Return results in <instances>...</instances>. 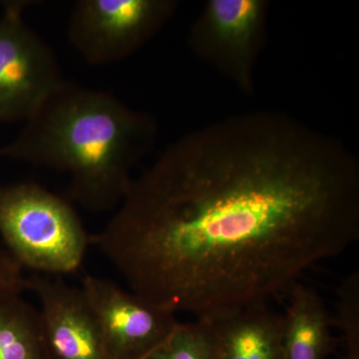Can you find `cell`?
Listing matches in <instances>:
<instances>
[{"label": "cell", "instance_id": "cell-10", "mask_svg": "<svg viewBox=\"0 0 359 359\" xmlns=\"http://www.w3.org/2000/svg\"><path fill=\"white\" fill-rule=\"evenodd\" d=\"M283 313V346L285 359H327L334 353L332 328L334 318L314 290L301 283L289 292Z\"/></svg>", "mask_w": 359, "mask_h": 359}, {"label": "cell", "instance_id": "cell-9", "mask_svg": "<svg viewBox=\"0 0 359 359\" xmlns=\"http://www.w3.org/2000/svg\"><path fill=\"white\" fill-rule=\"evenodd\" d=\"M210 321L214 359H285L283 313L256 304Z\"/></svg>", "mask_w": 359, "mask_h": 359}, {"label": "cell", "instance_id": "cell-11", "mask_svg": "<svg viewBox=\"0 0 359 359\" xmlns=\"http://www.w3.org/2000/svg\"><path fill=\"white\" fill-rule=\"evenodd\" d=\"M0 359H47L39 309L20 294H0Z\"/></svg>", "mask_w": 359, "mask_h": 359}, {"label": "cell", "instance_id": "cell-6", "mask_svg": "<svg viewBox=\"0 0 359 359\" xmlns=\"http://www.w3.org/2000/svg\"><path fill=\"white\" fill-rule=\"evenodd\" d=\"M178 6L176 0H79L68 39L89 65H112L154 39Z\"/></svg>", "mask_w": 359, "mask_h": 359}, {"label": "cell", "instance_id": "cell-14", "mask_svg": "<svg viewBox=\"0 0 359 359\" xmlns=\"http://www.w3.org/2000/svg\"><path fill=\"white\" fill-rule=\"evenodd\" d=\"M28 290V278L6 250L0 248V294H22Z\"/></svg>", "mask_w": 359, "mask_h": 359}, {"label": "cell", "instance_id": "cell-1", "mask_svg": "<svg viewBox=\"0 0 359 359\" xmlns=\"http://www.w3.org/2000/svg\"><path fill=\"white\" fill-rule=\"evenodd\" d=\"M359 238V159L273 110L175 140L90 237L146 301L210 320L268 304Z\"/></svg>", "mask_w": 359, "mask_h": 359}, {"label": "cell", "instance_id": "cell-7", "mask_svg": "<svg viewBox=\"0 0 359 359\" xmlns=\"http://www.w3.org/2000/svg\"><path fill=\"white\" fill-rule=\"evenodd\" d=\"M102 332L110 359H142L179 323L176 314L98 276L82 282Z\"/></svg>", "mask_w": 359, "mask_h": 359}, {"label": "cell", "instance_id": "cell-3", "mask_svg": "<svg viewBox=\"0 0 359 359\" xmlns=\"http://www.w3.org/2000/svg\"><path fill=\"white\" fill-rule=\"evenodd\" d=\"M0 236L21 268L47 276L76 273L90 245L74 208L32 182L0 185Z\"/></svg>", "mask_w": 359, "mask_h": 359}, {"label": "cell", "instance_id": "cell-4", "mask_svg": "<svg viewBox=\"0 0 359 359\" xmlns=\"http://www.w3.org/2000/svg\"><path fill=\"white\" fill-rule=\"evenodd\" d=\"M269 6V0H208L189 32L193 53L249 95L266 45Z\"/></svg>", "mask_w": 359, "mask_h": 359}, {"label": "cell", "instance_id": "cell-5", "mask_svg": "<svg viewBox=\"0 0 359 359\" xmlns=\"http://www.w3.org/2000/svg\"><path fill=\"white\" fill-rule=\"evenodd\" d=\"M32 1L2 2L0 16V124L26 121L63 80L55 53L27 25Z\"/></svg>", "mask_w": 359, "mask_h": 359}, {"label": "cell", "instance_id": "cell-13", "mask_svg": "<svg viewBox=\"0 0 359 359\" xmlns=\"http://www.w3.org/2000/svg\"><path fill=\"white\" fill-rule=\"evenodd\" d=\"M335 325L344 334V359H359V276L354 273L340 285Z\"/></svg>", "mask_w": 359, "mask_h": 359}, {"label": "cell", "instance_id": "cell-8", "mask_svg": "<svg viewBox=\"0 0 359 359\" xmlns=\"http://www.w3.org/2000/svg\"><path fill=\"white\" fill-rule=\"evenodd\" d=\"M28 290L39 297L47 359H110L102 332L83 290L59 278L34 273Z\"/></svg>", "mask_w": 359, "mask_h": 359}, {"label": "cell", "instance_id": "cell-2", "mask_svg": "<svg viewBox=\"0 0 359 359\" xmlns=\"http://www.w3.org/2000/svg\"><path fill=\"white\" fill-rule=\"evenodd\" d=\"M154 116L109 93L65 79L0 148V159L69 175L70 197L92 212L119 205L132 172L154 147Z\"/></svg>", "mask_w": 359, "mask_h": 359}, {"label": "cell", "instance_id": "cell-12", "mask_svg": "<svg viewBox=\"0 0 359 359\" xmlns=\"http://www.w3.org/2000/svg\"><path fill=\"white\" fill-rule=\"evenodd\" d=\"M142 359H214L210 321L177 323L171 334Z\"/></svg>", "mask_w": 359, "mask_h": 359}]
</instances>
